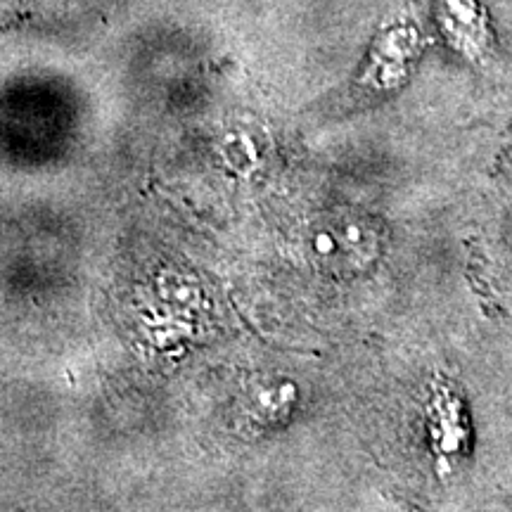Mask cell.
I'll list each match as a JSON object with an SVG mask.
<instances>
[{
  "instance_id": "cell-1",
  "label": "cell",
  "mask_w": 512,
  "mask_h": 512,
  "mask_svg": "<svg viewBox=\"0 0 512 512\" xmlns=\"http://www.w3.org/2000/svg\"><path fill=\"white\" fill-rule=\"evenodd\" d=\"M448 36L467 55H477L486 43L484 12L477 0H441Z\"/></svg>"
},
{
  "instance_id": "cell-2",
  "label": "cell",
  "mask_w": 512,
  "mask_h": 512,
  "mask_svg": "<svg viewBox=\"0 0 512 512\" xmlns=\"http://www.w3.org/2000/svg\"><path fill=\"white\" fill-rule=\"evenodd\" d=\"M297 399V389L292 382H259L249 394V408H252L254 420L273 422L292 408Z\"/></svg>"
},
{
  "instance_id": "cell-3",
  "label": "cell",
  "mask_w": 512,
  "mask_h": 512,
  "mask_svg": "<svg viewBox=\"0 0 512 512\" xmlns=\"http://www.w3.org/2000/svg\"><path fill=\"white\" fill-rule=\"evenodd\" d=\"M221 155L223 162H226L230 169L247 174V171H252L254 166L259 164V143H256L252 131L233 128V131H228L226 136H223Z\"/></svg>"
}]
</instances>
